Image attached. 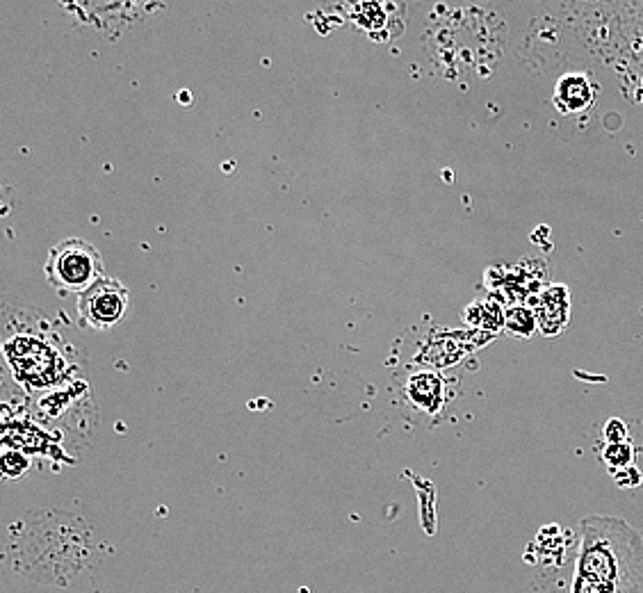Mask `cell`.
<instances>
[{
    "mask_svg": "<svg viewBox=\"0 0 643 593\" xmlns=\"http://www.w3.org/2000/svg\"><path fill=\"white\" fill-rule=\"evenodd\" d=\"M3 359L5 375L30 397L71 384L85 368V356L51 320L35 308L10 302L3 306Z\"/></svg>",
    "mask_w": 643,
    "mask_h": 593,
    "instance_id": "6da1fadb",
    "label": "cell"
},
{
    "mask_svg": "<svg viewBox=\"0 0 643 593\" xmlns=\"http://www.w3.org/2000/svg\"><path fill=\"white\" fill-rule=\"evenodd\" d=\"M571 591L643 593V536L618 516H586L580 521Z\"/></svg>",
    "mask_w": 643,
    "mask_h": 593,
    "instance_id": "7a4b0ae2",
    "label": "cell"
},
{
    "mask_svg": "<svg viewBox=\"0 0 643 593\" xmlns=\"http://www.w3.org/2000/svg\"><path fill=\"white\" fill-rule=\"evenodd\" d=\"M46 281L64 295H83L108 276L101 251L83 238H67L48 251Z\"/></svg>",
    "mask_w": 643,
    "mask_h": 593,
    "instance_id": "3957f363",
    "label": "cell"
},
{
    "mask_svg": "<svg viewBox=\"0 0 643 593\" xmlns=\"http://www.w3.org/2000/svg\"><path fill=\"white\" fill-rule=\"evenodd\" d=\"M128 306V288L108 274L78 297V322L85 329L110 331L126 318Z\"/></svg>",
    "mask_w": 643,
    "mask_h": 593,
    "instance_id": "277c9868",
    "label": "cell"
},
{
    "mask_svg": "<svg viewBox=\"0 0 643 593\" xmlns=\"http://www.w3.org/2000/svg\"><path fill=\"white\" fill-rule=\"evenodd\" d=\"M447 402V381L436 370H413L402 381V404L420 416L436 418Z\"/></svg>",
    "mask_w": 643,
    "mask_h": 593,
    "instance_id": "5b68a950",
    "label": "cell"
},
{
    "mask_svg": "<svg viewBox=\"0 0 643 593\" xmlns=\"http://www.w3.org/2000/svg\"><path fill=\"white\" fill-rule=\"evenodd\" d=\"M598 99V85L584 71L564 73L557 80L555 92H552V103L561 115H580L593 108Z\"/></svg>",
    "mask_w": 643,
    "mask_h": 593,
    "instance_id": "8992f818",
    "label": "cell"
},
{
    "mask_svg": "<svg viewBox=\"0 0 643 593\" xmlns=\"http://www.w3.org/2000/svg\"><path fill=\"white\" fill-rule=\"evenodd\" d=\"M568 311H571V299H568L566 286H552L541 295L536 304V322L545 336H557L568 324Z\"/></svg>",
    "mask_w": 643,
    "mask_h": 593,
    "instance_id": "52a82bcc",
    "label": "cell"
},
{
    "mask_svg": "<svg viewBox=\"0 0 643 593\" xmlns=\"http://www.w3.org/2000/svg\"><path fill=\"white\" fill-rule=\"evenodd\" d=\"M634 454H637V450H634L632 443H614L602 448L600 459L612 473H616V470L634 466Z\"/></svg>",
    "mask_w": 643,
    "mask_h": 593,
    "instance_id": "ba28073f",
    "label": "cell"
},
{
    "mask_svg": "<svg viewBox=\"0 0 643 593\" xmlns=\"http://www.w3.org/2000/svg\"><path fill=\"white\" fill-rule=\"evenodd\" d=\"M32 466V459L28 452H23L14 445H5L3 448V473L7 479H21Z\"/></svg>",
    "mask_w": 643,
    "mask_h": 593,
    "instance_id": "9c48e42d",
    "label": "cell"
},
{
    "mask_svg": "<svg viewBox=\"0 0 643 593\" xmlns=\"http://www.w3.org/2000/svg\"><path fill=\"white\" fill-rule=\"evenodd\" d=\"M504 324H507L509 331L518 333V336H532L536 327H539L534 311H527V308H523V306L511 308V311L507 313V322Z\"/></svg>",
    "mask_w": 643,
    "mask_h": 593,
    "instance_id": "30bf717a",
    "label": "cell"
},
{
    "mask_svg": "<svg viewBox=\"0 0 643 593\" xmlns=\"http://www.w3.org/2000/svg\"><path fill=\"white\" fill-rule=\"evenodd\" d=\"M600 438L605 441V445H614V443H630V429L628 422L621 418H609L602 425Z\"/></svg>",
    "mask_w": 643,
    "mask_h": 593,
    "instance_id": "8fae6325",
    "label": "cell"
},
{
    "mask_svg": "<svg viewBox=\"0 0 643 593\" xmlns=\"http://www.w3.org/2000/svg\"><path fill=\"white\" fill-rule=\"evenodd\" d=\"M614 475V482L618 489H637V486L643 484V473L637 466H630V468H623V470H616Z\"/></svg>",
    "mask_w": 643,
    "mask_h": 593,
    "instance_id": "7c38bea8",
    "label": "cell"
}]
</instances>
